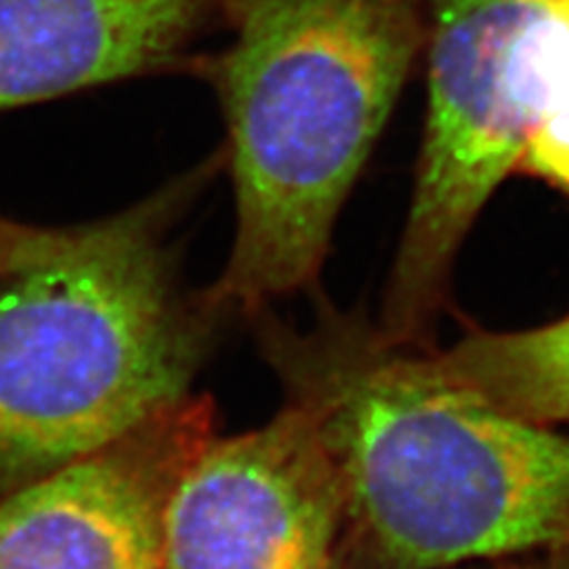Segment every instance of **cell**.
I'll use <instances>...</instances> for the list:
<instances>
[{
	"label": "cell",
	"mask_w": 569,
	"mask_h": 569,
	"mask_svg": "<svg viewBox=\"0 0 569 569\" xmlns=\"http://www.w3.org/2000/svg\"><path fill=\"white\" fill-rule=\"evenodd\" d=\"M259 342L309 416L345 498L349 569H441L569 543V435L441 382L422 347L320 301Z\"/></svg>",
	"instance_id": "obj_1"
},
{
	"label": "cell",
	"mask_w": 569,
	"mask_h": 569,
	"mask_svg": "<svg viewBox=\"0 0 569 569\" xmlns=\"http://www.w3.org/2000/svg\"><path fill=\"white\" fill-rule=\"evenodd\" d=\"M217 67L238 236L207 307L318 282L335 219L425 43L422 0H230Z\"/></svg>",
	"instance_id": "obj_2"
},
{
	"label": "cell",
	"mask_w": 569,
	"mask_h": 569,
	"mask_svg": "<svg viewBox=\"0 0 569 569\" xmlns=\"http://www.w3.org/2000/svg\"><path fill=\"white\" fill-rule=\"evenodd\" d=\"M173 186L93 226L0 288V491L110 449L188 397L207 320L173 280Z\"/></svg>",
	"instance_id": "obj_3"
},
{
	"label": "cell",
	"mask_w": 569,
	"mask_h": 569,
	"mask_svg": "<svg viewBox=\"0 0 569 569\" xmlns=\"http://www.w3.org/2000/svg\"><path fill=\"white\" fill-rule=\"evenodd\" d=\"M427 119L378 330L430 347L460 244L508 176L569 194V0H422Z\"/></svg>",
	"instance_id": "obj_4"
},
{
	"label": "cell",
	"mask_w": 569,
	"mask_h": 569,
	"mask_svg": "<svg viewBox=\"0 0 569 569\" xmlns=\"http://www.w3.org/2000/svg\"><path fill=\"white\" fill-rule=\"evenodd\" d=\"M159 569H349L340 479L301 408L192 451L164 503Z\"/></svg>",
	"instance_id": "obj_5"
},
{
	"label": "cell",
	"mask_w": 569,
	"mask_h": 569,
	"mask_svg": "<svg viewBox=\"0 0 569 569\" xmlns=\"http://www.w3.org/2000/svg\"><path fill=\"white\" fill-rule=\"evenodd\" d=\"M207 437L209 403L186 399L110 449L8 491L0 569H159L167 496Z\"/></svg>",
	"instance_id": "obj_6"
},
{
	"label": "cell",
	"mask_w": 569,
	"mask_h": 569,
	"mask_svg": "<svg viewBox=\"0 0 569 569\" xmlns=\"http://www.w3.org/2000/svg\"><path fill=\"white\" fill-rule=\"evenodd\" d=\"M213 0H0V112L169 64Z\"/></svg>",
	"instance_id": "obj_7"
},
{
	"label": "cell",
	"mask_w": 569,
	"mask_h": 569,
	"mask_svg": "<svg viewBox=\"0 0 569 569\" xmlns=\"http://www.w3.org/2000/svg\"><path fill=\"white\" fill-rule=\"evenodd\" d=\"M422 356L441 382L472 401L541 425L569 422V316L531 330H472Z\"/></svg>",
	"instance_id": "obj_8"
},
{
	"label": "cell",
	"mask_w": 569,
	"mask_h": 569,
	"mask_svg": "<svg viewBox=\"0 0 569 569\" xmlns=\"http://www.w3.org/2000/svg\"><path fill=\"white\" fill-rule=\"evenodd\" d=\"M69 228H33L0 219V280L46 259L64 244Z\"/></svg>",
	"instance_id": "obj_9"
},
{
	"label": "cell",
	"mask_w": 569,
	"mask_h": 569,
	"mask_svg": "<svg viewBox=\"0 0 569 569\" xmlns=\"http://www.w3.org/2000/svg\"><path fill=\"white\" fill-rule=\"evenodd\" d=\"M498 569H569V543L537 550L531 558L503 565Z\"/></svg>",
	"instance_id": "obj_10"
}]
</instances>
